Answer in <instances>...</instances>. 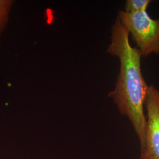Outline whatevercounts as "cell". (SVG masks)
Instances as JSON below:
<instances>
[{
  "mask_svg": "<svg viewBox=\"0 0 159 159\" xmlns=\"http://www.w3.org/2000/svg\"><path fill=\"white\" fill-rule=\"evenodd\" d=\"M117 17L142 57L159 54V19L152 18L147 11L134 14L120 11Z\"/></svg>",
  "mask_w": 159,
  "mask_h": 159,
  "instance_id": "cell-2",
  "label": "cell"
},
{
  "mask_svg": "<svg viewBox=\"0 0 159 159\" xmlns=\"http://www.w3.org/2000/svg\"><path fill=\"white\" fill-rule=\"evenodd\" d=\"M14 1L0 0V35L8 21V16Z\"/></svg>",
  "mask_w": 159,
  "mask_h": 159,
  "instance_id": "cell-5",
  "label": "cell"
},
{
  "mask_svg": "<svg viewBox=\"0 0 159 159\" xmlns=\"http://www.w3.org/2000/svg\"><path fill=\"white\" fill-rule=\"evenodd\" d=\"M147 110L146 148L140 159H159V89L148 87L144 100Z\"/></svg>",
  "mask_w": 159,
  "mask_h": 159,
  "instance_id": "cell-3",
  "label": "cell"
},
{
  "mask_svg": "<svg viewBox=\"0 0 159 159\" xmlns=\"http://www.w3.org/2000/svg\"><path fill=\"white\" fill-rule=\"evenodd\" d=\"M150 0H127L125 5V11L134 14L147 11Z\"/></svg>",
  "mask_w": 159,
  "mask_h": 159,
  "instance_id": "cell-4",
  "label": "cell"
},
{
  "mask_svg": "<svg viewBox=\"0 0 159 159\" xmlns=\"http://www.w3.org/2000/svg\"><path fill=\"white\" fill-rule=\"evenodd\" d=\"M129 37V31L117 17L112 25L111 43L107 51L119 57L120 67L115 89L108 96L113 98L120 113L130 121L139 137L142 153L146 148L144 107L148 85L142 72V53L131 46Z\"/></svg>",
  "mask_w": 159,
  "mask_h": 159,
  "instance_id": "cell-1",
  "label": "cell"
}]
</instances>
